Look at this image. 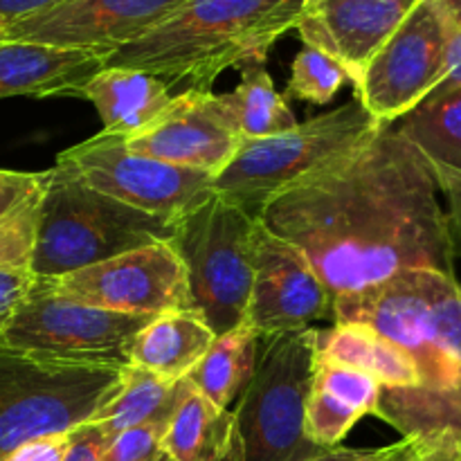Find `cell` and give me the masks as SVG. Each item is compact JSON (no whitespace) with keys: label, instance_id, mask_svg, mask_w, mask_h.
Returning <instances> with one entry per match:
<instances>
[{"label":"cell","instance_id":"obj_1","mask_svg":"<svg viewBox=\"0 0 461 461\" xmlns=\"http://www.w3.org/2000/svg\"><path fill=\"white\" fill-rule=\"evenodd\" d=\"M430 160L399 129H378L275 194L257 219L311 261L331 302L405 270L455 275Z\"/></svg>","mask_w":461,"mask_h":461},{"label":"cell","instance_id":"obj_2","mask_svg":"<svg viewBox=\"0 0 461 461\" xmlns=\"http://www.w3.org/2000/svg\"><path fill=\"white\" fill-rule=\"evenodd\" d=\"M333 322H360L414 360L419 387L383 390L374 417L421 450V461L461 457V284L439 270H405L333 302Z\"/></svg>","mask_w":461,"mask_h":461},{"label":"cell","instance_id":"obj_3","mask_svg":"<svg viewBox=\"0 0 461 461\" xmlns=\"http://www.w3.org/2000/svg\"><path fill=\"white\" fill-rule=\"evenodd\" d=\"M304 0H187L169 18L106 59L167 86L212 90L228 68L266 63L273 45L295 30Z\"/></svg>","mask_w":461,"mask_h":461},{"label":"cell","instance_id":"obj_4","mask_svg":"<svg viewBox=\"0 0 461 461\" xmlns=\"http://www.w3.org/2000/svg\"><path fill=\"white\" fill-rule=\"evenodd\" d=\"M171 234L174 225L104 196L52 167L30 270L36 279L61 277L122 252L169 241Z\"/></svg>","mask_w":461,"mask_h":461},{"label":"cell","instance_id":"obj_5","mask_svg":"<svg viewBox=\"0 0 461 461\" xmlns=\"http://www.w3.org/2000/svg\"><path fill=\"white\" fill-rule=\"evenodd\" d=\"M259 219L212 192L174 225L169 246L187 273L194 311L214 336L241 327L252 288Z\"/></svg>","mask_w":461,"mask_h":461},{"label":"cell","instance_id":"obj_6","mask_svg":"<svg viewBox=\"0 0 461 461\" xmlns=\"http://www.w3.org/2000/svg\"><path fill=\"white\" fill-rule=\"evenodd\" d=\"M378 129L381 126L354 97L300 122L286 133L243 142L234 160L214 176L212 192L257 216L275 194L349 151Z\"/></svg>","mask_w":461,"mask_h":461},{"label":"cell","instance_id":"obj_7","mask_svg":"<svg viewBox=\"0 0 461 461\" xmlns=\"http://www.w3.org/2000/svg\"><path fill=\"white\" fill-rule=\"evenodd\" d=\"M120 383L122 369L43 363L0 349V461L27 441L88 423Z\"/></svg>","mask_w":461,"mask_h":461},{"label":"cell","instance_id":"obj_8","mask_svg":"<svg viewBox=\"0 0 461 461\" xmlns=\"http://www.w3.org/2000/svg\"><path fill=\"white\" fill-rule=\"evenodd\" d=\"M252 381L234 417L243 441V461H304L320 450L304 435L306 399L315 358V329L261 338Z\"/></svg>","mask_w":461,"mask_h":461},{"label":"cell","instance_id":"obj_9","mask_svg":"<svg viewBox=\"0 0 461 461\" xmlns=\"http://www.w3.org/2000/svg\"><path fill=\"white\" fill-rule=\"evenodd\" d=\"M156 315H126L52 295L36 279L0 336V349L43 363L122 369L135 336Z\"/></svg>","mask_w":461,"mask_h":461},{"label":"cell","instance_id":"obj_10","mask_svg":"<svg viewBox=\"0 0 461 461\" xmlns=\"http://www.w3.org/2000/svg\"><path fill=\"white\" fill-rule=\"evenodd\" d=\"M95 192L176 225L212 196L214 176L133 153L126 140L97 133L59 153L57 165Z\"/></svg>","mask_w":461,"mask_h":461},{"label":"cell","instance_id":"obj_11","mask_svg":"<svg viewBox=\"0 0 461 461\" xmlns=\"http://www.w3.org/2000/svg\"><path fill=\"white\" fill-rule=\"evenodd\" d=\"M52 295L126 315L194 311L185 266L169 241L122 252L54 279H39Z\"/></svg>","mask_w":461,"mask_h":461},{"label":"cell","instance_id":"obj_12","mask_svg":"<svg viewBox=\"0 0 461 461\" xmlns=\"http://www.w3.org/2000/svg\"><path fill=\"white\" fill-rule=\"evenodd\" d=\"M446 77V41L437 0H419L365 70L356 99L381 129L426 102Z\"/></svg>","mask_w":461,"mask_h":461},{"label":"cell","instance_id":"obj_13","mask_svg":"<svg viewBox=\"0 0 461 461\" xmlns=\"http://www.w3.org/2000/svg\"><path fill=\"white\" fill-rule=\"evenodd\" d=\"M333 320V302L311 261L259 221L255 234L252 288L246 320L259 338L304 331Z\"/></svg>","mask_w":461,"mask_h":461},{"label":"cell","instance_id":"obj_14","mask_svg":"<svg viewBox=\"0 0 461 461\" xmlns=\"http://www.w3.org/2000/svg\"><path fill=\"white\" fill-rule=\"evenodd\" d=\"M187 0H63L36 16L9 23L5 41L84 50L111 57L151 32Z\"/></svg>","mask_w":461,"mask_h":461},{"label":"cell","instance_id":"obj_15","mask_svg":"<svg viewBox=\"0 0 461 461\" xmlns=\"http://www.w3.org/2000/svg\"><path fill=\"white\" fill-rule=\"evenodd\" d=\"M124 140L129 151L210 176H219L246 142L212 90H183L156 120Z\"/></svg>","mask_w":461,"mask_h":461},{"label":"cell","instance_id":"obj_16","mask_svg":"<svg viewBox=\"0 0 461 461\" xmlns=\"http://www.w3.org/2000/svg\"><path fill=\"white\" fill-rule=\"evenodd\" d=\"M419 0H322L304 9L297 34L347 72L354 93L383 45L403 25Z\"/></svg>","mask_w":461,"mask_h":461},{"label":"cell","instance_id":"obj_17","mask_svg":"<svg viewBox=\"0 0 461 461\" xmlns=\"http://www.w3.org/2000/svg\"><path fill=\"white\" fill-rule=\"evenodd\" d=\"M104 66L102 54L5 41L0 43V99L81 97L84 86Z\"/></svg>","mask_w":461,"mask_h":461},{"label":"cell","instance_id":"obj_18","mask_svg":"<svg viewBox=\"0 0 461 461\" xmlns=\"http://www.w3.org/2000/svg\"><path fill=\"white\" fill-rule=\"evenodd\" d=\"M383 385L369 374L315 356L304 435L318 448H338L351 428L367 414H376Z\"/></svg>","mask_w":461,"mask_h":461},{"label":"cell","instance_id":"obj_19","mask_svg":"<svg viewBox=\"0 0 461 461\" xmlns=\"http://www.w3.org/2000/svg\"><path fill=\"white\" fill-rule=\"evenodd\" d=\"M99 113L104 135L131 138L156 120L171 102L169 86L131 68L104 66L81 90Z\"/></svg>","mask_w":461,"mask_h":461},{"label":"cell","instance_id":"obj_20","mask_svg":"<svg viewBox=\"0 0 461 461\" xmlns=\"http://www.w3.org/2000/svg\"><path fill=\"white\" fill-rule=\"evenodd\" d=\"M162 450L171 461H243L237 417L192 387L167 423Z\"/></svg>","mask_w":461,"mask_h":461},{"label":"cell","instance_id":"obj_21","mask_svg":"<svg viewBox=\"0 0 461 461\" xmlns=\"http://www.w3.org/2000/svg\"><path fill=\"white\" fill-rule=\"evenodd\" d=\"M315 356L369 374L383 390L419 387L414 360L367 324L336 322L331 329H315Z\"/></svg>","mask_w":461,"mask_h":461},{"label":"cell","instance_id":"obj_22","mask_svg":"<svg viewBox=\"0 0 461 461\" xmlns=\"http://www.w3.org/2000/svg\"><path fill=\"white\" fill-rule=\"evenodd\" d=\"M214 331L198 311H171L156 315L135 336L131 347V365L180 381L205 356L214 342Z\"/></svg>","mask_w":461,"mask_h":461},{"label":"cell","instance_id":"obj_23","mask_svg":"<svg viewBox=\"0 0 461 461\" xmlns=\"http://www.w3.org/2000/svg\"><path fill=\"white\" fill-rule=\"evenodd\" d=\"M189 390L192 385L185 378L169 381L138 365H126L122 367V383L117 392L88 423L97 426L106 439L144 423H169Z\"/></svg>","mask_w":461,"mask_h":461},{"label":"cell","instance_id":"obj_24","mask_svg":"<svg viewBox=\"0 0 461 461\" xmlns=\"http://www.w3.org/2000/svg\"><path fill=\"white\" fill-rule=\"evenodd\" d=\"M48 171L0 169V268H30Z\"/></svg>","mask_w":461,"mask_h":461},{"label":"cell","instance_id":"obj_25","mask_svg":"<svg viewBox=\"0 0 461 461\" xmlns=\"http://www.w3.org/2000/svg\"><path fill=\"white\" fill-rule=\"evenodd\" d=\"M259 340L261 338L246 324L221 333L185 381L214 405L230 410L255 376Z\"/></svg>","mask_w":461,"mask_h":461},{"label":"cell","instance_id":"obj_26","mask_svg":"<svg viewBox=\"0 0 461 461\" xmlns=\"http://www.w3.org/2000/svg\"><path fill=\"white\" fill-rule=\"evenodd\" d=\"M239 68L241 81L232 93L221 95V99L241 138L248 142L295 129L300 122L288 106V99L277 93L264 63L248 61Z\"/></svg>","mask_w":461,"mask_h":461},{"label":"cell","instance_id":"obj_27","mask_svg":"<svg viewBox=\"0 0 461 461\" xmlns=\"http://www.w3.org/2000/svg\"><path fill=\"white\" fill-rule=\"evenodd\" d=\"M399 122L401 133L428 160L461 169V88L428 97Z\"/></svg>","mask_w":461,"mask_h":461},{"label":"cell","instance_id":"obj_28","mask_svg":"<svg viewBox=\"0 0 461 461\" xmlns=\"http://www.w3.org/2000/svg\"><path fill=\"white\" fill-rule=\"evenodd\" d=\"M347 81V72L333 59L304 45L293 61L286 97L324 106L340 93Z\"/></svg>","mask_w":461,"mask_h":461},{"label":"cell","instance_id":"obj_29","mask_svg":"<svg viewBox=\"0 0 461 461\" xmlns=\"http://www.w3.org/2000/svg\"><path fill=\"white\" fill-rule=\"evenodd\" d=\"M167 423H144L111 437L104 446L99 461H167L162 450V435Z\"/></svg>","mask_w":461,"mask_h":461},{"label":"cell","instance_id":"obj_30","mask_svg":"<svg viewBox=\"0 0 461 461\" xmlns=\"http://www.w3.org/2000/svg\"><path fill=\"white\" fill-rule=\"evenodd\" d=\"M446 41V77L430 97L461 88V0H437Z\"/></svg>","mask_w":461,"mask_h":461},{"label":"cell","instance_id":"obj_31","mask_svg":"<svg viewBox=\"0 0 461 461\" xmlns=\"http://www.w3.org/2000/svg\"><path fill=\"white\" fill-rule=\"evenodd\" d=\"M430 167L437 178V187H439V194L446 203L444 212L453 250L455 255L461 257V169L439 165V162H430Z\"/></svg>","mask_w":461,"mask_h":461},{"label":"cell","instance_id":"obj_32","mask_svg":"<svg viewBox=\"0 0 461 461\" xmlns=\"http://www.w3.org/2000/svg\"><path fill=\"white\" fill-rule=\"evenodd\" d=\"M421 450L417 444L408 439H401L392 446H383V448L374 450H354V448H327L320 450L313 457L304 461H421Z\"/></svg>","mask_w":461,"mask_h":461},{"label":"cell","instance_id":"obj_33","mask_svg":"<svg viewBox=\"0 0 461 461\" xmlns=\"http://www.w3.org/2000/svg\"><path fill=\"white\" fill-rule=\"evenodd\" d=\"M36 277L30 268H0V336L30 297Z\"/></svg>","mask_w":461,"mask_h":461},{"label":"cell","instance_id":"obj_34","mask_svg":"<svg viewBox=\"0 0 461 461\" xmlns=\"http://www.w3.org/2000/svg\"><path fill=\"white\" fill-rule=\"evenodd\" d=\"M70 432L45 435L39 437V439L27 441V444L18 446L14 453H9L3 461H61L68 448V441H70Z\"/></svg>","mask_w":461,"mask_h":461},{"label":"cell","instance_id":"obj_35","mask_svg":"<svg viewBox=\"0 0 461 461\" xmlns=\"http://www.w3.org/2000/svg\"><path fill=\"white\" fill-rule=\"evenodd\" d=\"M106 441V435L97 426L84 423L70 432V441L61 461H99Z\"/></svg>","mask_w":461,"mask_h":461},{"label":"cell","instance_id":"obj_36","mask_svg":"<svg viewBox=\"0 0 461 461\" xmlns=\"http://www.w3.org/2000/svg\"><path fill=\"white\" fill-rule=\"evenodd\" d=\"M63 0H0V21L16 23L57 7Z\"/></svg>","mask_w":461,"mask_h":461},{"label":"cell","instance_id":"obj_37","mask_svg":"<svg viewBox=\"0 0 461 461\" xmlns=\"http://www.w3.org/2000/svg\"><path fill=\"white\" fill-rule=\"evenodd\" d=\"M7 25H9V23L0 21V43H5V34H7Z\"/></svg>","mask_w":461,"mask_h":461},{"label":"cell","instance_id":"obj_38","mask_svg":"<svg viewBox=\"0 0 461 461\" xmlns=\"http://www.w3.org/2000/svg\"><path fill=\"white\" fill-rule=\"evenodd\" d=\"M318 3H322V0H304L306 9H309V7H313V5H318Z\"/></svg>","mask_w":461,"mask_h":461},{"label":"cell","instance_id":"obj_39","mask_svg":"<svg viewBox=\"0 0 461 461\" xmlns=\"http://www.w3.org/2000/svg\"><path fill=\"white\" fill-rule=\"evenodd\" d=\"M453 461H461V457H457V459H453Z\"/></svg>","mask_w":461,"mask_h":461},{"label":"cell","instance_id":"obj_40","mask_svg":"<svg viewBox=\"0 0 461 461\" xmlns=\"http://www.w3.org/2000/svg\"><path fill=\"white\" fill-rule=\"evenodd\" d=\"M167 461H171V459H167Z\"/></svg>","mask_w":461,"mask_h":461}]
</instances>
